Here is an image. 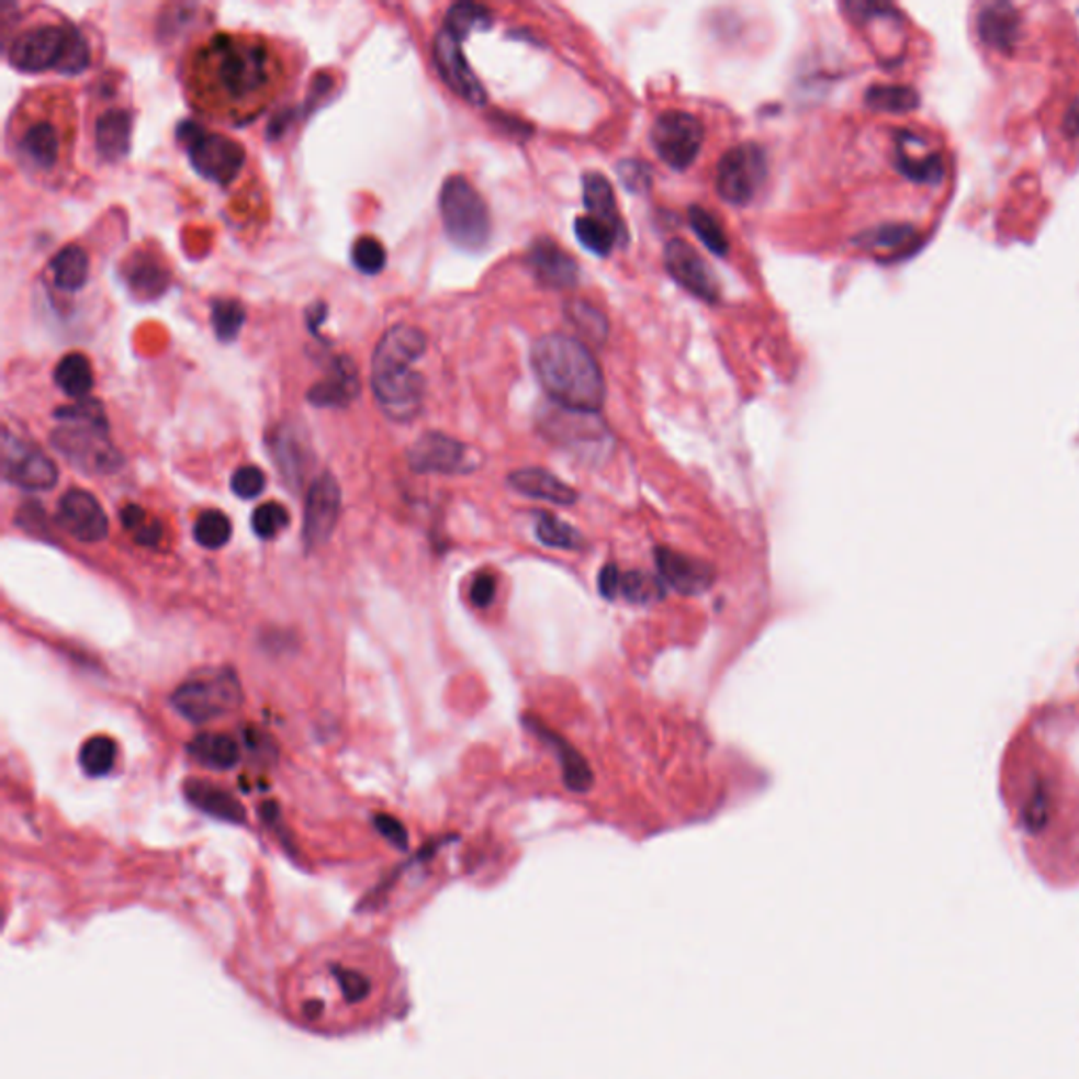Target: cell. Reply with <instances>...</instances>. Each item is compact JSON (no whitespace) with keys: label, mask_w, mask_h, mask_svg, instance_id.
I'll use <instances>...</instances> for the list:
<instances>
[{"label":"cell","mask_w":1079,"mask_h":1079,"mask_svg":"<svg viewBox=\"0 0 1079 1079\" xmlns=\"http://www.w3.org/2000/svg\"><path fill=\"white\" fill-rule=\"evenodd\" d=\"M531 368L554 405L597 414L606 401V380L588 346L565 334L542 336L531 348Z\"/></svg>","instance_id":"6da1fadb"},{"label":"cell","mask_w":1079,"mask_h":1079,"mask_svg":"<svg viewBox=\"0 0 1079 1079\" xmlns=\"http://www.w3.org/2000/svg\"><path fill=\"white\" fill-rule=\"evenodd\" d=\"M196 72L205 91L220 102L249 104L270 87L274 61L262 41L222 32L203 45Z\"/></svg>","instance_id":"7a4b0ae2"},{"label":"cell","mask_w":1079,"mask_h":1079,"mask_svg":"<svg viewBox=\"0 0 1079 1079\" xmlns=\"http://www.w3.org/2000/svg\"><path fill=\"white\" fill-rule=\"evenodd\" d=\"M426 352V336L414 325H393L371 355V391L380 409L395 422L414 420L424 401V378L414 369Z\"/></svg>","instance_id":"3957f363"},{"label":"cell","mask_w":1079,"mask_h":1079,"mask_svg":"<svg viewBox=\"0 0 1079 1079\" xmlns=\"http://www.w3.org/2000/svg\"><path fill=\"white\" fill-rule=\"evenodd\" d=\"M57 426L52 432L57 449L75 469L87 474H112L123 467L119 449L110 441V426L98 398H80L55 409Z\"/></svg>","instance_id":"277c9868"},{"label":"cell","mask_w":1079,"mask_h":1079,"mask_svg":"<svg viewBox=\"0 0 1079 1079\" xmlns=\"http://www.w3.org/2000/svg\"><path fill=\"white\" fill-rule=\"evenodd\" d=\"M91 61V52L79 30L70 24H41L15 36L9 64L22 72L55 68L61 75H79Z\"/></svg>","instance_id":"5b68a950"},{"label":"cell","mask_w":1079,"mask_h":1079,"mask_svg":"<svg viewBox=\"0 0 1079 1079\" xmlns=\"http://www.w3.org/2000/svg\"><path fill=\"white\" fill-rule=\"evenodd\" d=\"M439 211L449 240L467 251H479L492 235L490 210L464 176H451L441 188Z\"/></svg>","instance_id":"8992f818"},{"label":"cell","mask_w":1079,"mask_h":1079,"mask_svg":"<svg viewBox=\"0 0 1079 1079\" xmlns=\"http://www.w3.org/2000/svg\"><path fill=\"white\" fill-rule=\"evenodd\" d=\"M240 700L243 692L233 668L201 671L171 694V707L196 726L237 711Z\"/></svg>","instance_id":"52a82bcc"},{"label":"cell","mask_w":1079,"mask_h":1079,"mask_svg":"<svg viewBox=\"0 0 1079 1079\" xmlns=\"http://www.w3.org/2000/svg\"><path fill=\"white\" fill-rule=\"evenodd\" d=\"M178 139L196 173L213 184H231L245 165V148L237 139L207 132L194 121L180 123Z\"/></svg>","instance_id":"ba28073f"},{"label":"cell","mask_w":1079,"mask_h":1079,"mask_svg":"<svg viewBox=\"0 0 1079 1079\" xmlns=\"http://www.w3.org/2000/svg\"><path fill=\"white\" fill-rule=\"evenodd\" d=\"M765 176L767 162L764 150L757 144H740L719 160L715 188L726 203L744 207L762 190Z\"/></svg>","instance_id":"9c48e42d"},{"label":"cell","mask_w":1079,"mask_h":1079,"mask_svg":"<svg viewBox=\"0 0 1079 1079\" xmlns=\"http://www.w3.org/2000/svg\"><path fill=\"white\" fill-rule=\"evenodd\" d=\"M2 479L26 492H47L55 487L59 471L43 449L4 428Z\"/></svg>","instance_id":"30bf717a"},{"label":"cell","mask_w":1079,"mask_h":1079,"mask_svg":"<svg viewBox=\"0 0 1079 1079\" xmlns=\"http://www.w3.org/2000/svg\"><path fill=\"white\" fill-rule=\"evenodd\" d=\"M652 146L668 167L687 169L703 148L705 127L700 119L684 110L662 112L652 127Z\"/></svg>","instance_id":"8fae6325"},{"label":"cell","mask_w":1079,"mask_h":1079,"mask_svg":"<svg viewBox=\"0 0 1079 1079\" xmlns=\"http://www.w3.org/2000/svg\"><path fill=\"white\" fill-rule=\"evenodd\" d=\"M409 469L422 474H464L479 467L473 449L443 432H424L407 451Z\"/></svg>","instance_id":"7c38bea8"},{"label":"cell","mask_w":1079,"mask_h":1079,"mask_svg":"<svg viewBox=\"0 0 1079 1079\" xmlns=\"http://www.w3.org/2000/svg\"><path fill=\"white\" fill-rule=\"evenodd\" d=\"M342 510V490L336 476L329 473L318 474L311 483L304 502V526L302 540L306 549L323 547L336 531Z\"/></svg>","instance_id":"4fadbf2b"},{"label":"cell","mask_w":1079,"mask_h":1079,"mask_svg":"<svg viewBox=\"0 0 1079 1079\" xmlns=\"http://www.w3.org/2000/svg\"><path fill=\"white\" fill-rule=\"evenodd\" d=\"M435 64L441 79L446 80V85L456 95L473 105L487 102V93L481 80L476 79L473 68L464 57L462 41L449 34L446 27H441L435 36Z\"/></svg>","instance_id":"5bb4252c"},{"label":"cell","mask_w":1079,"mask_h":1079,"mask_svg":"<svg viewBox=\"0 0 1079 1079\" xmlns=\"http://www.w3.org/2000/svg\"><path fill=\"white\" fill-rule=\"evenodd\" d=\"M57 524L85 544H98L108 536V517L98 498L85 490L66 492L57 504Z\"/></svg>","instance_id":"9a60e30c"},{"label":"cell","mask_w":1079,"mask_h":1079,"mask_svg":"<svg viewBox=\"0 0 1079 1079\" xmlns=\"http://www.w3.org/2000/svg\"><path fill=\"white\" fill-rule=\"evenodd\" d=\"M664 266L668 274L684 288L705 302H715L719 295V283L700 258V254L682 238H673L664 247Z\"/></svg>","instance_id":"2e32d148"},{"label":"cell","mask_w":1079,"mask_h":1079,"mask_svg":"<svg viewBox=\"0 0 1079 1079\" xmlns=\"http://www.w3.org/2000/svg\"><path fill=\"white\" fill-rule=\"evenodd\" d=\"M527 263L544 288L570 290L578 283V263L553 238H536L527 249Z\"/></svg>","instance_id":"e0dca14e"},{"label":"cell","mask_w":1079,"mask_h":1079,"mask_svg":"<svg viewBox=\"0 0 1079 1079\" xmlns=\"http://www.w3.org/2000/svg\"><path fill=\"white\" fill-rule=\"evenodd\" d=\"M654 557L660 576L682 595H700L715 584V570L700 559L677 553L673 549H656Z\"/></svg>","instance_id":"ac0fdd59"},{"label":"cell","mask_w":1079,"mask_h":1079,"mask_svg":"<svg viewBox=\"0 0 1079 1079\" xmlns=\"http://www.w3.org/2000/svg\"><path fill=\"white\" fill-rule=\"evenodd\" d=\"M361 391L359 371L348 357H336L321 382L308 391L306 398L315 407H346Z\"/></svg>","instance_id":"d6986e66"},{"label":"cell","mask_w":1079,"mask_h":1079,"mask_svg":"<svg viewBox=\"0 0 1079 1079\" xmlns=\"http://www.w3.org/2000/svg\"><path fill=\"white\" fill-rule=\"evenodd\" d=\"M184 795L186 799L196 810H201L207 817L217 818L224 822H233V824L247 822V812H245V808L237 797L231 795L228 790L215 787L213 783L199 780V778H188L184 783Z\"/></svg>","instance_id":"ffe728a7"},{"label":"cell","mask_w":1079,"mask_h":1079,"mask_svg":"<svg viewBox=\"0 0 1079 1079\" xmlns=\"http://www.w3.org/2000/svg\"><path fill=\"white\" fill-rule=\"evenodd\" d=\"M133 119L130 110L110 108L95 121V148L108 162H119L132 150Z\"/></svg>","instance_id":"44dd1931"},{"label":"cell","mask_w":1079,"mask_h":1079,"mask_svg":"<svg viewBox=\"0 0 1079 1079\" xmlns=\"http://www.w3.org/2000/svg\"><path fill=\"white\" fill-rule=\"evenodd\" d=\"M510 485L533 501L553 502V504H574L578 501V494L574 487L563 483L559 476L544 471V469H524L508 476Z\"/></svg>","instance_id":"7402d4cb"},{"label":"cell","mask_w":1079,"mask_h":1079,"mask_svg":"<svg viewBox=\"0 0 1079 1079\" xmlns=\"http://www.w3.org/2000/svg\"><path fill=\"white\" fill-rule=\"evenodd\" d=\"M123 277L133 293L142 300H155L162 291L167 290L169 283V272L165 263L158 260L153 254L144 251H133L123 266Z\"/></svg>","instance_id":"603a6c76"},{"label":"cell","mask_w":1079,"mask_h":1079,"mask_svg":"<svg viewBox=\"0 0 1079 1079\" xmlns=\"http://www.w3.org/2000/svg\"><path fill=\"white\" fill-rule=\"evenodd\" d=\"M61 153V137L49 121H36L20 137V155L36 169H53Z\"/></svg>","instance_id":"cb8c5ba5"},{"label":"cell","mask_w":1079,"mask_h":1079,"mask_svg":"<svg viewBox=\"0 0 1079 1079\" xmlns=\"http://www.w3.org/2000/svg\"><path fill=\"white\" fill-rule=\"evenodd\" d=\"M582 196H584V207L588 211V215L606 222V224L614 226L618 233H622L627 237L625 222H622V217L618 213V207H616L614 188H611V182L607 180L606 176H602L597 171L584 173V178H582Z\"/></svg>","instance_id":"d4e9b609"},{"label":"cell","mask_w":1079,"mask_h":1079,"mask_svg":"<svg viewBox=\"0 0 1079 1079\" xmlns=\"http://www.w3.org/2000/svg\"><path fill=\"white\" fill-rule=\"evenodd\" d=\"M529 730H533L538 737L542 740H547V744H551L553 749H557V755L561 760V767H563V780H565V787L572 790H588L591 785H593V772L591 767L586 764V760L580 755L578 751L574 746H570V742H565L563 738L557 737L551 730H547L544 726L536 723L533 719L529 721Z\"/></svg>","instance_id":"484cf974"},{"label":"cell","mask_w":1079,"mask_h":1079,"mask_svg":"<svg viewBox=\"0 0 1079 1079\" xmlns=\"http://www.w3.org/2000/svg\"><path fill=\"white\" fill-rule=\"evenodd\" d=\"M188 755L210 769L226 772L238 764L237 740L228 734H201L188 744Z\"/></svg>","instance_id":"4316f807"},{"label":"cell","mask_w":1079,"mask_h":1079,"mask_svg":"<svg viewBox=\"0 0 1079 1079\" xmlns=\"http://www.w3.org/2000/svg\"><path fill=\"white\" fill-rule=\"evenodd\" d=\"M49 272L57 290L80 291L89 281V256L79 245H66L55 254Z\"/></svg>","instance_id":"83f0119b"},{"label":"cell","mask_w":1079,"mask_h":1079,"mask_svg":"<svg viewBox=\"0 0 1079 1079\" xmlns=\"http://www.w3.org/2000/svg\"><path fill=\"white\" fill-rule=\"evenodd\" d=\"M53 380L64 395L80 401L87 398L93 389V368L82 352H70L55 366Z\"/></svg>","instance_id":"f1b7e54d"},{"label":"cell","mask_w":1079,"mask_h":1079,"mask_svg":"<svg viewBox=\"0 0 1079 1079\" xmlns=\"http://www.w3.org/2000/svg\"><path fill=\"white\" fill-rule=\"evenodd\" d=\"M574 231H576L580 245H584L591 254L602 256V258H606L607 254H611V249L618 243H625L627 240V237L622 233H618L614 226H609V224L597 220V217H593V215L578 217Z\"/></svg>","instance_id":"f546056e"},{"label":"cell","mask_w":1079,"mask_h":1079,"mask_svg":"<svg viewBox=\"0 0 1079 1079\" xmlns=\"http://www.w3.org/2000/svg\"><path fill=\"white\" fill-rule=\"evenodd\" d=\"M492 26V13L487 7L476 2H456L449 7L443 27L453 34L458 41H464L474 30H487Z\"/></svg>","instance_id":"4dcf8cb0"},{"label":"cell","mask_w":1079,"mask_h":1079,"mask_svg":"<svg viewBox=\"0 0 1079 1079\" xmlns=\"http://www.w3.org/2000/svg\"><path fill=\"white\" fill-rule=\"evenodd\" d=\"M664 595H666V586L645 572H620L618 576L616 597H622L629 604L648 606L664 599Z\"/></svg>","instance_id":"1f68e13d"},{"label":"cell","mask_w":1079,"mask_h":1079,"mask_svg":"<svg viewBox=\"0 0 1079 1079\" xmlns=\"http://www.w3.org/2000/svg\"><path fill=\"white\" fill-rule=\"evenodd\" d=\"M116 762V742L110 737H91L82 742L79 764L82 772L91 778L105 776Z\"/></svg>","instance_id":"d6a6232c"},{"label":"cell","mask_w":1079,"mask_h":1079,"mask_svg":"<svg viewBox=\"0 0 1079 1079\" xmlns=\"http://www.w3.org/2000/svg\"><path fill=\"white\" fill-rule=\"evenodd\" d=\"M245 306L238 300H215L211 304V327L213 334L220 342H233L237 340L243 325H245Z\"/></svg>","instance_id":"836d02e7"},{"label":"cell","mask_w":1079,"mask_h":1079,"mask_svg":"<svg viewBox=\"0 0 1079 1079\" xmlns=\"http://www.w3.org/2000/svg\"><path fill=\"white\" fill-rule=\"evenodd\" d=\"M233 538V521L222 510H205L194 524V540L210 551L224 549Z\"/></svg>","instance_id":"e575fe53"},{"label":"cell","mask_w":1079,"mask_h":1079,"mask_svg":"<svg viewBox=\"0 0 1079 1079\" xmlns=\"http://www.w3.org/2000/svg\"><path fill=\"white\" fill-rule=\"evenodd\" d=\"M272 453L283 479L291 485H297L306 473V456L295 437H291L290 432L277 435L272 441Z\"/></svg>","instance_id":"d590c367"},{"label":"cell","mask_w":1079,"mask_h":1079,"mask_svg":"<svg viewBox=\"0 0 1079 1079\" xmlns=\"http://www.w3.org/2000/svg\"><path fill=\"white\" fill-rule=\"evenodd\" d=\"M536 536L544 547L580 551L584 547V538L570 524L557 519L553 515H540L536 524Z\"/></svg>","instance_id":"8d00e7d4"},{"label":"cell","mask_w":1079,"mask_h":1079,"mask_svg":"<svg viewBox=\"0 0 1079 1079\" xmlns=\"http://www.w3.org/2000/svg\"><path fill=\"white\" fill-rule=\"evenodd\" d=\"M689 224L698 238L711 249L717 256H726L730 249V240L726 237L721 224L715 220V215L703 207H692L689 210Z\"/></svg>","instance_id":"74e56055"},{"label":"cell","mask_w":1079,"mask_h":1079,"mask_svg":"<svg viewBox=\"0 0 1079 1079\" xmlns=\"http://www.w3.org/2000/svg\"><path fill=\"white\" fill-rule=\"evenodd\" d=\"M121 521L127 527L135 538L137 544L142 547H157L158 540L162 538V526L157 519H150L146 510L137 504H127L121 510Z\"/></svg>","instance_id":"f35d334b"},{"label":"cell","mask_w":1079,"mask_h":1079,"mask_svg":"<svg viewBox=\"0 0 1079 1079\" xmlns=\"http://www.w3.org/2000/svg\"><path fill=\"white\" fill-rule=\"evenodd\" d=\"M288 526H290V513L279 502H266L254 510L251 527H254L256 536L262 540L277 538Z\"/></svg>","instance_id":"ab89813d"},{"label":"cell","mask_w":1079,"mask_h":1079,"mask_svg":"<svg viewBox=\"0 0 1079 1079\" xmlns=\"http://www.w3.org/2000/svg\"><path fill=\"white\" fill-rule=\"evenodd\" d=\"M352 266L363 274H378L386 266V249L375 237L357 238L350 249Z\"/></svg>","instance_id":"60d3db41"},{"label":"cell","mask_w":1079,"mask_h":1079,"mask_svg":"<svg viewBox=\"0 0 1079 1079\" xmlns=\"http://www.w3.org/2000/svg\"><path fill=\"white\" fill-rule=\"evenodd\" d=\"M567 315L572 318V323L582 331V336H586L588 340H595V342L606 340V316L602 315L597 308H593L591 304H586V302H574L567 308Z\"/></svg>","instance_id":"b9f144b4"},{"label":"cell","mask_w":1079,"mask_h":1079,"mask_svg":"<svg viewBox=\"0 0 1079 1079\" xmlns=\"http://www.w3.org/2000/svg\"><path fill=\"white\" fill-rule=\"evenodd\" d=\"M231 487L243 501H254L266 490V474L258 467H240L231 479Z\"/></svg>","instance_id":"7bdbcfd3"},{"label":"cell","mask_w":1079,"mask_h":1079,"mask_svg":"<svg viewBox=\"0 0 1079 1079\" xmlns=\"http://www.w3.org/2000/svg\"><path fill=\"white\" fill-rule=\"evenodd\" d=\"M618 173H620L622 184L627 186L632 192H645L652 186V171L648 169V165H643L639 160H625V162H620Z\"/></svg>","instance_id":"ee69618b"},{"label":"cell","mask_w":1079,"mask_h":1079,"mask_svg":"<svg viewBox=\"0 0 1079 1079\" xmlns=\"http://www.w3.org/2000/svg\"><path fill=\"white\" fill-rule=\"evenodd\" d=\"M373 827L378 829V833L389 840V843H393L398 850H407V829L396 820L395 817H389V814H375L373 817Z\"/></svg>","instance_id":"f6af8a7d"},{"label":"cell","mask_w":1079,"mask_h":1079,"mask_svg":"<svg viewBox=\"0 0 1079 1079\" xmlns=\"http://www.w3.org/2000/svg\"><path fill=\"white\" fill-rule=\"evenodd\" d=\"M496 578L490 574V572H483L474 578L473 586H471V602L473 606L476 607H490L494 604L496 599Z\"/></svg>","instance_id":"bcb514c9"},{"label":"cell","mask_w":1079,"mask_h":1079,"mask_svg":"<svg viewBox=\"0 0 1079 1079\" xmlns=\"http://www.w3.org/2000/svg\"><path fill=\"white\" fill-rule=\"evenodd\" d=\"M618 576H620V570L616 565H606L599 574V593L606 597V599H616V588H618Z\"/></svg>","instance_id":"7dc6e473"},{"label":"cell","mask_w":1079,"mask_h":1079,"mask_svg":"<svg viewBox=\"0 0 1079 1079\" xmlns=\"http://www.w3.org/2000/svg\"><path fill=\"white\" fill-rule=\"evenodd\" d=\"M325 318H327V306L323 302H316L315 306L306 311V323L313 334H318V327L325 323Z\"/></svg>","instance_id":"c3c4849f"}]
</instances>
